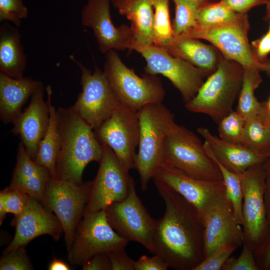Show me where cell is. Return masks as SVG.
<instances>
[{
    "label": "cell",
    "instance_id": "9a60e30c",
    "mask_svg": "<svg viewBox=\"0 0 270 270\" xmlns=\"http://www.w3.org/2000/svg\"><path fill=\"white\" fill-rule=\"evenodd\" d=\"M94 132L100 141L112 150L126 169L129 171L134 168L140 132L138 111L120 104Z\"/></svg>",
    "mask_w": 270,
    "mask_h": 270
},
{
    "label": "cell",
    "instance_id": "277c9868",
    "mask_svg": "<svg viewBox=\"0 0 270 270\" xmlns=\"http://www.w3.org/2000/svg\"><path fill=\"white\" fill-rule=\"evenodd\" d=\"M243 68L222 56L215 70L204 82L194 98L185 104L189 111L210 116L217 123L232 110L242 81Z\"/></svg>",
    "mask_w": 270,
    "mask_h": 270
},
{
    "label": "cell",
    "instance_id": "44dd1931",
    "mask_svg": "<svg viewBox=\"0 0 270 270\" xmlns=\"http://www.w3.org/2000/svg\"><path fill=\"white\" fill-rule=\"evenodd\" d=\"M197 132L204 139L214 156L230 171L240 174L251 166L264 162L270 152L260 154L240 144L226 142L214 135L206 127H199Z\"/></svg>",
    "mask_w": 270,
    "mask_h": 270
},
{
    "label": "cell",
    "instance_id": "ab89813d",
    "mask_svg": "<svg viewBox=\"0 0 270 270\" xmlns=\"http://www.w3.org/2000/svg\"><path fill=\"white\" fill-rule=\"evenodd\" d=\"M112 270H134V260L125 252L124 248L107 252Z\"/></svg>",
    "mask_w": 270,
    "mask_h": 270
},
{
    "label": "cell",
    "instance_id": "7dc6e473",
    "mask_svg": "<svg viewBox=\"0 0 270 270\" xmlns=\"http://www.w3.org/2000/svg\"><path fill=\"white\" fill-rule=\"evenodd\" d=\"M258 116L262 120H270V96L266 102L261 103Z\"/></svg>",
    "mask_w": 270,
    "mask_h": 270
},
{
    "label": "cell",
    "instance_id": "1f68e13d",
    "mask_svg": "<svg viewBox=\"0 0 270 270\" xmlns=\"http://www.w3.org/2000/svg\"><path fill=\"white\" fill-rule=\"evenodd\" d=\"M154 12V44L162 48L174 37L170 19L169 0H150Z\"/></svg>",
    "mask_w": 270,
    "mask_h": 270
},
{
    "label": "cell",
    "instance_id": "f5cc1de1",
    "mask_svg": "<svg viewBox=\"0 0 270 270\" xmlns=\"http://www.w3.org/2000/svg\"><path fill=\"white\" fill-rule=\"evenodd\" d=\"M172 1L174 0H172ZM190 2H192L198 5V6L202 5L204 4L214 2V0H185Z\"/></svg>",
    "mask_w": 270,
    "mask_h": 270
},
{
    "label": "cell",
    "instance_id": "b9f144b4",
    "mask_svg": "<svg viewBox=\"0 0 270 270\" xmlns=\"http://www.w3.org/2000/svg\"><path fill=\"white\" fill-rule=\"evenodd\" d=\"M254 256L259 269L270 268V232L261 244L254 250Z\"/></svg>",
    "mask_w": 270,
    "mask_h": 270
},
{
    "label": "cell",
    "instance_id": "f35d334b",
    "mask_svg": "<svg viewBox=\"0 0 270 270\" xmlns=\"http://www.w3.org/2000/svg\"><path fill=\"white\" fill-rule=\"evenodd\" d=\"M32 266L24 247L3 254L0 260V270H30Z\"/></svg>",
    "mask_w": 270,
    "mask_h": 270
},
{
    "label": "cell",
    "instance_id": "681fc988",
    "mask_svg": "<svg viewBox=\"0 0 270 270\" xmlns=\"http://www.w3.org/2000/svg\"><path fill=\"white\" fill-rule=\"evenodd\" d=\"M114 6L116 8L120 13L127 6L132 0H110Z\"/></svg>",
    "mask_w": 270,
    "mask_h": 270
},
{
    "label": "cell",
    "instance_id": "484cf974",
    "mask_svg": "<svg viewBox=\"0 0 270 270\" xmlns=\"http://www.w3.org/2000/svg\"><path fill=\"white\" fill-rule=\"evenodd\" d=\"M46 91L50 120L46 132L39 145L34 161L48 170L52 179H56V164L60 144V134L57 110L52 102V88L50 86H46Z\"/></svg>",
    "mask_w": 270,
    "mask_h": 270
},
{
    "label": "cell",
    "instance_id": "f546056e",
    "mask_svg": "<svg viewBox=\"0 0 270 270\" xmlns=\"http://www.w3.org/2000/svg\"><path fill=\"white\" fill-rule=\"evenodd\" d=\"M242 14L235 12L221 0L206 3L197 8L196 26L210 27L222 24L236 19Z\"/></svg>",
    "mask_w": 270,
    "mask_h": 270
},
{
    "label": "cell",
    "instance_id": "7a4b0ae2",
    "mask_svg": "<svg viewBox=\"0 0 270 270\" xmlns=\"http://www.w3.org/2000/svg\"><path fill=\"white\" fill-rule=\"evenodd\" d=\"M60 144L56 164V176L77 184L82 183L86 166L100 162L102 146L94 130L72 106L57 109Z\"/></svg>",
    "mask_w": 270,
    "mask_h": 270
},
{
    "label": "cell",
    "instance_id": "11a10c76",
    "mask_svg": "<svg viewBox=\"0 0 270 270\" xmlns=\"http://www.w3.org/2000/svg\"><path fill=\"white\" fill-rule=\"evenodd\" d=\"M262 122L270 129V120H262Z\"/></svg>",
    "mask_w": 270,
    "mask_h": 270
},
{
    "label": "cell",
    "instance_id": "8992f818",
    "mask_svg": "<svg viewBox=\"0 0 270 270\" xmlns=\"http://www.w3.org/2000/svg\"><path fill=\"white\" fill-rule=\"evenodd\" d=\"M104 54V72L120 104L138 111L148 104L162 102L165 92L156 75L138 76L124 64L116 50Z\"/></svg>",
    "mask_w": 270,
    "mask_h": 270
},
{
    "label": "cell",
    "instance_id": "f6af8a7d",
    "mask_svg": "<svg viewBox=\"0 0 270 270\" xmlns=\"http://www.w3.org/2000/svg\"><path fill=\"white\" fill-rule=\"evenodd\" d=\"M252 45L253 52L260 62L266 59L270 52V32L268 31L260 38L253 42Z\"/></svg>",
    "mask_w": 270,
    "mask_h": 270
},
{
    "label": "cell",
    "instance_id": "e0dca14e",
    "mask_svg": "<svg viewBox=\"0 0 270 270\" xmlns=\"http://www.w3.org/2000/svg\"><path fill=\"white\" fill-rule=\"evenodd\" d=\"M110 0H87L81 10L82 24L92 28L100 51L134 50L136 41L130 26H116L111 18Z\"/></svg>",
    "mask_w": 270,
    "mask_h": 270
},
{
    "label": "cell",
    "instance_id": "5bb4252c",
    "mask_svg": "<svg viewBox=\"0 0 270 270\" xmlns=\"http://www.w3.org/2000/svg\"><path fill=\"white\" fill-rule=\"evenodd\" d=\"M104 210L108 222L118 234L140 244L152 253L156 220L138 196L134 182L124 200L112 203Z\"/></svg>",
    "mask_w": 270,
    "mask_h": 270
},
{
    "label": "cell",
    "instance_id": "30bf717a",
    "mask_svg": "<svg viewBox=\"0 0 270 270\" xmlns=\"http://www.w3.org/2000/svg\"><path fill=\"white\" fill-rule=\"evenodd\" d=\"M248 28L247 14H242L236 19L222 24L196 26L184 36L208 41L224 58L237 62L243 68L260 70L261 62L256 58L248 42Z\"/></svg>",
    "mask_w": 270,
    "mask_h": 270
},
{
    "label": "cell",
    "instance_id": "2e32d148",
    "mask_svg": "<svg viewBox=\"0 0 270 270\" xmlns=\"http://www.w3.org/2000/svg\"><path fill=\"white\" fill-rule=\"evenodd\" d=\"M152 179L180 194L196 208L202 219L214 206L229 200L223 180H200L164 165L162 166Z\"/></svg>",
    "mask_w": 270,
    "mask_h": 270
},
{
    "label": "cell",
    "instance_id": "8fae6325",
    "mask_svg": "<svg viewBox=\"0 0 270 270\" xmlns=\"http://www.w3.org/2000/svg\"><path fill=\"white\" fill-rule=\"evenodd\" d=\"M92 181L81 184L50 178L44 204L54 212L63 229L67 250L71 246L76 230L84 213Z\"/></svg>",
    "mask_w": 270,
    "mask_h": 270
},
{
    "label": "cell",
    "instance_id": "603a6c76",
    "mask_svg": "<svg viewBox=\"0 0 270 270\" xmlns=\"http://www.w3.org/2000/svg\"><path fill=\"white\" fill-rule=\"evenodd\" d=\"M40 82L30 77L14 78L0 72V118L4 124H12L22 112Z\"/></svg>",
    "mask_w": 270,
    "mask_h": 270
},
{
    "label": "cell",
    "instance_id": "7c38bea8",
    "mask_svg": "<svg viewBox=\"0 0 270 270\" xmlns=\"http://www.w3.org/2000/svg\"><path fill=\"white\" fill-rule=\"evenodd\" d=\"M240 175L243 193L244 242L254 251L270 232L264 198V162L251 166Z\"/></svg>",
    "mask_w": 270,
    "mask_h": 270
},
{
    "label": "cell",
    "instance_id": "db71d44e",
    "mask_svg": "<svg viewBox=\"0 0 270 270\" xmlns=\"http://www.w3.org/2000/svg\"><path fill=\"white\" fill-rule=\"evenodd\" d=\"M266 18L269 22V29L268 31L270 32V0L266 4Z\"/></svg>",
    "mask_w": 270,
    "mask_h": 270
},
{
    "label": "cell",
    "instance_id": "6da1fadb",
    "mask_svg": "<svg viewBox=\"0 0 270 270\" xmlns=\"http://www.w3.org/2000/svg\"><path fill=\"white\" fill-rule=\"evenodd\" d=\"M165 204L156 220L152 254L176 270H194L204 259V226L196 208L166 184L154 180Z\"/></svg>",
    "mask_w": 270,
    "mask_h": 270
},
{
    "label": "cell",
    "instance_id": "9f6ffc18",
    "mask_svg": "<svg viewBox=\"0 0 270 270\" xmlns=\"http://www.w3.org/2000/svg\"><path fill=\"white\" fill-rule=\"evenodd\" d=\"M269 158H270V157H269Z\"/></svg>",
    "mask_w": 270,
    "mask_h": 270
},
{
    "label": "cell",
    "instance_id": "f907efd6",
    "mask_svg": "<svg viewBox=\"0 0 270 270\" xmlns=\"http://www.w3.org/2000/svg\"><path fill=\"white\" fill-rule=\"evenodd\" d=\"M261 66L260 70L266 72L270 76V58H266L264 60L260 62Z\"/></svg>",
    "mask_w": 270,
    "mask_h": 270
},
{
    "label": "cell",
    "instance_id": "816d5d0a",
    "mask_svg": "<svg viewBox=\"0 0 270 270\" xmlns=\"http://www.w3.org/2000/svg\"><path fill=\"white\" fill-rule=\"evenodd\" d=\"M7 210L3 203L2 201L0 200V224L1 225L2 222L8 214Z\"/></svg>",
    "mask_w": 270,
    "mask_h": 270
},
{
    "label": "cell",
    "instance_id": "6f0895ef",
    "mask_svg": "<svg viewBox=\"0 0 270 270\" xmlns=\"http://www.w3.org/2000/svg\"><path fill=\"white\" fill-rule=\"evenodd\" d=\"M269 269L270 270V268H269Z\"/></svg>",
    "mask_w": 270,
    "mask_h": 270
},
{
    "label": "cell",
    "instance_id": "f1b7e54d",
    "mask_svg": "<svg viewBox=\"0 0 270 270\" xmlns=\"http://www.w3.org/2000/svg\"><path fill=\"white\" fill-rule=\"evenodd\" d=\"M204 146L207 154L215 162L220 170L226 196L231 204L235 218L237 222L242 226L243 193L240 175L228 170L218 162L212 153L208 144L205 141Z\"/></svg>",
    "mask_w": 270,
    "mask_h": 270
},
{
    "label": "cell",
    "instance_id": "d6986e66",
    "mask_svg": "<svg viewBox=\"0 0 270 270\" xmlns=\"http://www.w3.org/2000/svg\"><path fill=\"white\" fill-rule=\"evenodd\" d=\"M50 120V110L44 99V86L40 82L30 98L28 106L12 123L11 132L19 136L26 151L34 160Z\"/></svg>",
    "mask_w": 270,
    "mask_h": 270
},
{
    "label": "cell",
    "instance_id": "74e56055",
    "mask_svg": "<svg viewBox=\"0 0 270 270\" xmlns=\"http://www.w3.org/2000/svg\"><path fill=\"white\" fill-rule=\"evenodd\" d=\"M254 250L246 243L242 244V249L238 258L230 256L222 270H258Z\"/></svg>",
    "mask_w": 270,
    "mask_h": 270
},
{
    "label": "cell",
    "instance_id": "7402d4cb",
    "mask_svg": "<svg viewBox=\"0 0 270 270\" xmlns=\"http://www.w3.org/2000/svg\"><path fill=\"white\" fill-rule=\"evenodd\" d=\"M50 178L48 170L36 164L28 154L22 143L20 142L10 186L44 204Z\"/></svg>",
    "mask_w": 270,
    "mask_h": 270
},
{
    "label": "cell",
    "instance_id": "ba28073f",
    "mask_svg": "<svg viewBox=\"0 0 270 270\" xmlns=\"http://www.w3.org/2000/svg\"><path fill=\"white\" fill-rule=\"evenodd\" d=\"M128 242L111 226L104 210L85 214L68 250V258L72 265L82 266L98 254L124 248Z\"/></svg>",
    "mask_w": 270,
    "mask_h": 270
},
{
    "label": "cell",
    "instance_id": "c3c4849f",
    "mask_svg": "<svg viewBox=\"0 0 270 270\" xmlns=\"http://www.w3.org/2000/svg\"><path fill=\"white\" fill-rule=\"evenodd\" d=\"M48 269L49 270H70V268L62 260L54 258L50 262Z\"/></svg>",
    "mask_w": 270,
    "mask_h": 270
},
{
    "label": "cell",
    "instance_id": "5b68a950",
    "mask_svg": "<svg viewBox=\"0 0 270 270\" xmlns=\"http://www.w3.org/2000/svg\"><path fill=\"white\" fill-rule=\"evenodd\" d=\"M162 165L200 180H222L218 166L207 154L204 143L192 132L177 124L164 139Z\"/></svg>",
    "mask_w": 270,
    "mask_h": 270
},
{
    "label": "cell",
    "instance_id": "bcb514c9",
    "mask_svg": "<svg viewBox=\"0 0 270 270\" xmlns=\"http://www.w3.org/2000/svg\"><path fill=\"white\" fill-rule=\"evenodd\" d=\"M265 172L264 203L266 218L270 232V158L264 162Z\"/></svg>",
    "mask_w": 270,
    "mask_h": 270
},
{
    "label": "cell",
    "instance_id": "8d00e7d4",
    "mask_svg": "<svg viewBox=\"0 0 270 270\" xmlns=\"http://www.w3.org/2000/svg\"><path fill=\"white\" fill-rule=\"evenodd\" d=\"M30 197L9 186L0 192L2 200L8 213L15 217L20 214L26 208Z\"/></svg>",
    "mask_w": 270,
    "mask_h": 270
},
{
    "label": "cell",
    "instance_id": "4316f807",
    "mask_svg": "<svg viewBox=\"0 0 270 270\" xmlns=\"http://www.w3.org/2000/svg\"><path fill=\"white\" fill-rule=\"evenodd\" d=\"M153 9L150 0H132L120 13L131 22L130 28L136 44L142 46L154 44Z\"/></svg>",
    "mask_w": 270,
    "mask_h": 270
},
{
    "label": "cell",
    "instance_id": "ffe728a7",
    "mask_svg": "<svg viewBox=\"0 0 270 270\" xmlns=\"http://www.w3.org/2000/svg\"><path fill=\"white\" fill-rule=\"evenodd\" d=\"M204 226V258L220 245L228 242L242 245L243 230L235 218L229 200L214 206L202 218Z\"/></svg>",
    "mask_w": 270,
    "mask_h": 270
},
{
    "label": "cell",
    "instance_id": "9c48e42d",
    "mask_svg": "<svg viewBox=\"0 0 270 270\" xmlns=\"http://www.w3.org/2000/svg\"><path fill=\"white\" fill-rule=\"evenodd\" d=\"M134 50L144 58L146 74H159L168 78L179 90L185 104L196 96L207 75L191 63L172 56L163 48L154 44H136Z\"/></svg>",
    "mask_w": 270,
    "mask_h": 270
},
{
    "label": "cell",
    "instance_id": "ac0fdd59",
    "mask_svg": "<svg viewBox=\"0 0 270 270\" xmlns=\"http://www.w3.org/2000/svg\"><path fill=\"white\" fill-rule=\"evenodd\" d=\"M14 224V237L3 254L24 248L34 238L44 234L50 235L58 240L63 232L56 216L44 208L40 202L32 198L22 212L15 217Z\"/></svg>",
    "mask_w": 270,
    "mask_h": 270
},
{
    "label": "cell",
    "instance_id": "ee69618b",
    "mask_svg": "<svg viewBox=\"0 0 270 270\" xmlns=\"http://www.w3.org/2000/svg\"><path fill=\"white\" fill-rule=\"evenodd\" d=\"M235 12L246 14L252 8L266 4L269 0H220Z\"/></svg>",
    "mask_w": 270,
    "mask_h": 270
},
{
    "label": "cell",
    "instance_id": "836d02e7",
    "mask_svg": "<svg viewBox=\"0 0 270 270\" xmlns=\"http://www.w3.org/2000/svg\"><path fill=\"white\" fill-rule=\"evenodd\" d=\"M245 121L236 110H232L218 122L219 137L230 143L242 144Z\"/></svg>",
    "mask_w": 270,
    "mask_h": 270
},
{
    "label": "cell",
    "instance_id": "52a82bcc",
    "mask_svg": "<svg viewBox=\"0 0 270 270\" xmlns=\"http://www.w3.org/2000/svg\"><path fill=\"white\" fill-rule=\"evenodd\" d=\"M79 67L82 92L72 106L78 115L94 130H97L120 105L104 72L95 68L92 71L70 56Z\"/></svg>",
    "mask_w": 270,
    "mask_h": 270
},
{
    "label": "cell",
    "instance_id": "4fadbf2b",
    "mask_svg": "<svg viewBox=\"0 0 270 270\" xmlns=\"http://www.w3.org/2000/svg\"><path fill=\"white\" fill-rule=\"evenodd\" d=\"M101 144L102 155L96 176L92 181L84 214L104 210L112 203L124 200L134 182L112 150Z\"/></svg>",
    "mask_w": 270,
    "mask_h": 270
},
{
    "label": "cell",
    "instance_id": "7bdbcfd3",
    "mask_svg": "<svg viewBox=\"0 0 270 270\" xmlns=\"http://www.w3.org/2000/svg\"><path fill=\"white\" fill-rule=\"evenodd\" d=\"M83 270H112L111 264L106 252L98 254L82 266Z\"/></svg>",
    "mask_w": 270,
    "mask_h": 270
},
{
    "label": "cell",
    "instance_id": "e575fe53",
    "mask_svg": "<svg viewBox=\"0 0 270 270\" xmlns=\"http://www.w3.org/2000/svg\"><path fill=\"white\" fill-rule=\"evenodd\" d=\"M28 15V10L22 0H0V22H8L19 27L22 20Z\"/></svg>",
    "mask_w": 270,
    "mask_h": 270
},
{
    "label": "cell",
    "instance_id": "d4e9b609",
    "mask_svg": "<svg viewBox=\"0 0 270 270\" xmlns=\"http://www.w3.org/2000/svg\"><path fill=\"white\" fill-rule=\"evenodd\" d=\"M18 28L8 22L0 26V72L14 78L24 77L27 63Z\"/></svg>",
    "mask_w": 270,
    "mask_h": 270
},
{
    "label": "cell",
    "instance_id": "cb8c5ba5",
    "mask_svg": "<svg viewBox=\"0 0 270 270\" xmlns=\"http://www.w3.org/2000/svg\"><path fill=\"white\" fill-rule=\"evenodd\" d=\"M162 48L170 55L200 68L207 75L215 70L222 57L212 46L188 36L173 37Z\"/></svg>",
    "mask_w": 270,
    "mask_h": 270
},
{
    "label": "cell",
    "instance_id": "4dcf8cb0",
    "mask_svg": "<svg viewBox=\"0 0 270 270\" xmlns=\"http://www.w3.org/2000/svg\"><path fill=\"white\" fill-rule=\"evenodd\" d=\"M242 145L258 153L270 152V129L259 116L246 120Z\"/></svg>",
    "mask_w": 270,
    "mask_h": 270
},
{
    "label": "cell",
    "instance_id": "83f0119b",
    "mask_svg": "<svg viewBox=\"0 0 270 270\" xmlns=\"http://www.w3.org/2000/svg\"><path fill=\"white\" fill-rule=\"evenodd\" d=\"M260 70L243 68L242 81L238 94L236 110L246 120L258 116L261 107L254 95L256 90L262 82Z\"/></svg>",
    "mask_w": 270,
    "mask_h": 270
},
{
    "label": "cell",
    "instance_id": "3957f363",
    "mask_svg": "<svg viewBox=\"0 0 270 270\" xmlns=\"http://www.w3.org/2000/svg\"><path fill=\"white\" fill-rule=\"evenodd\" d=\"M140 140L134 168L140 175L144 191L163 163L166 136L176 124L174 115L162 102L148 104L138 111Z\"/></svg>",
    "mask_w": 270,
    "mask_h": 270
},
{
    "label": "cell",
    "instance_id": "60d3db41",
    "mask_svg": "<svg viewBox=\"0 0 270 270\" xmlns=\"http://www.w3.org/2000/svg\"><path fill=\"white\" fill-rule=\"evenodd\" d=\"M134 270H166L168 265L158 256L152 257L142 256L134 262Z\"/></svg>",
    "mask_w": 270,
    "mask_h": 270
},
{
    "label": "cell",
    "instance_id": "d6a6232c",
    "mask_svg": "<svg viewBox=\"0 0 270 270\" xmlns=\"http://www.w3.org/2000/svg\"><path fill=\"white\" fill-rule=\"evenodd\" d=\"M175 17L172 25L174 37L184 36L196 26V4L185 0H174Z\"/></svg>",
    "mask_w": 270,
    "mask_h": 270
},
{
    "label": "cell",
    "instance_id": "d590c367",
    "mask_svg": "<svg viewBox=\"0 0 270 270\" xmlns=\"http://www.w3.org/2000/svg\"><path fill=\"white\" fill-rule=\"evenodd\" d=\"M238 247L237 244L230 242L220 245L194 270H222L226 262Z\"/></svg>",
    "mask_w": 270,
    "mask_h": 270
}]
</instances>
